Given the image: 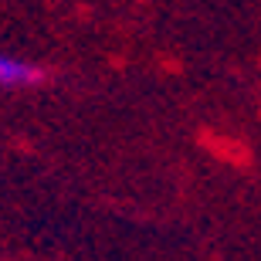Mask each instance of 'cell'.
<instances>
[{
  "mask_svg": "<svg viewBox=\"0 0 261 261\" xmlns=\"http://www.w3.org/2000/svg\"><path fill=\"white\" fill-rule=\"evenodd\" d=\"M44 68L34 65V61L20 58V55H10V51H0V88H31L44 82Z\"/></svg>",
  "mask_w": 261,
  "mask_h": 261,
  "instance_id": "cell-1",
  "label": "cell"
}]
</instances>
